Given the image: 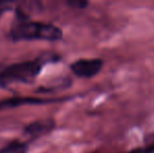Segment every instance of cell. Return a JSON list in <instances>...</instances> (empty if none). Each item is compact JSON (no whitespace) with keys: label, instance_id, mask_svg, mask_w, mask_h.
Wrapping results in <instances>:
<instances>
[{"label":"cell","instance_id":"cell-5","mask_svg":"<svg viewBox=\"0 0 154 153\" xmlns=\"http://www.w3.org/2000/svg\"><path fill=\"white\" fill-rule=\"evenodd\" d=\"M56 102L51 99L41 98H13L8 100L0 101V110L6 108H14V107L22 106V105H35V104H47V103Z\"/></svg>","mask_w":154,"mask_h":153},{"label":"cell","instance_id":"cell-3","mask_svg":"<svg viewBox=\"0 0 154 153\" xmlns=\"http://www.w3.org/2000/svg\"><path fill=\"white\" fill-rule=\"evenodd\" d=\"M103 61L101 59H80L70 65V69L77 77L91 78L101 72Z\"/></svg>","mask_w":154,"mask_h":153},{"label":"cell","instance_id":"cell-1","mask_svg":"<svg viewBox=\"0 0 154 153\" xmlns=\"http://www.w3.org/2000/svg\"><path fill=\"white\" fill-rule=\"evenodd\" d=\"M16 17L12 23L10 36L14 41L46 40L56 41L62 38V31L51 23L34 21L22 11L15 8Z\"/></svg>","mask_w":154,"mask_h":153},{"label":"cell","instance_id":"cell-7","mask_svg":"<svg viewBox=\"0 0 154 153\" xmlns=\"http://www.w3.org/2000/svg\"><path fill=\"white\" fill-rule=\"evenodd\" d=\"M15 1H8V0H0V17L2 16V14L8 11H11L14 8L15 6Z\"/></svg>","mask_w":154,"mask_h":153},{"label":"cell","instance_id":"cell-9","mask_svg":"<svg viewBox=\"0 0 154 153\" xmlns=\"http://www.w3.org/2000/svg\"><path fill=\"white\" fill-rule=\"evenodd\" d=\"M68 3L71 4V5H78L80 8L87 5V2H85V1H70V2H68Z\"/></svg>","mask_w":154,"mask_h":153},{"label":"cell","instance_id":"cell-6","mask_svg":"<svg viewBox=\"0 0 154 153\" xmlns=\"http://www.w3.org/2000/svg\"><path fill=\"white\" fill-rule=\"evenodd\" d=\"M29 146L26 143L20 141H14L8 145L4 146L0 149V153H26Z\"/></svg>","mask_w":154,"mask_h":153},{"label":"cell","instance_id":"cell-2","mask_svg":"<svg viewBox=\"0 0 154 153\" xmlns=\"http://www.w3.org/2000/svg\"><path fill=\"white\" fill-rule=\"evenodd\" d=\"M57 58L54 54H45L35 60L0 64V87L13 83H32L40 74L42 66L47 62L57 61Z\"/></svg>","mask_w":154,"mask_h":153},{"label":"cell","instance_id":"cell-10","mask_svg":"<svg viewBox=\"0 0 154 153\" xmlns=\"http://www.w3.org/2000/svg\"><path fill=\"white\" fill-rule=\"evenodd\" d=\"M131 153H138V152H137V150H135V151H133V152H131Z\"/></svg>","mask_w":154,"mask_h":153},{"label":"cell","instance_id":"cell-4","mask_svg":"<svg viewBox=\"0 0 154 153\" xmlns=\"http://www.w3.org/2000/svg\"><path fill=\"white\" fill-rule=\"evenodd\" d=\"M54 128H55V121L53 118H42L27 125L24 129V134L31 139H35L47 134Z\"/></svg>","mask_w":154,"mask_h":153},{"label":"cell","instance_id":"cell-8","mask_svg":"<svg viewBox=\"0 0 154 153\" xmlns=\"http://www.w3.org/2000/svg\"><path fill=\"white\" fill-rule=\"evenodd\" d=\"M140 153H154V139H152V141L150 142L148 146L144 149H140L138 150Z\"/></svg>","mask_w":154,"mask_h":153}]
</instances>
